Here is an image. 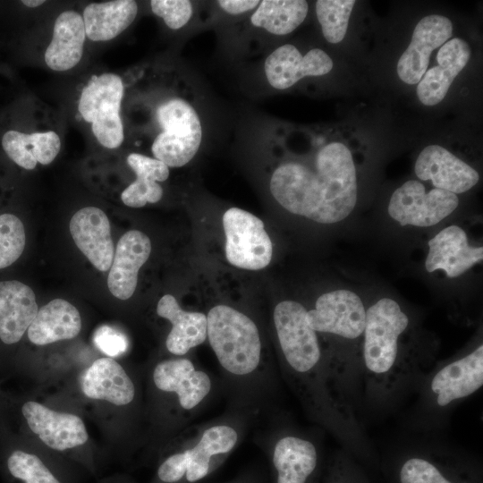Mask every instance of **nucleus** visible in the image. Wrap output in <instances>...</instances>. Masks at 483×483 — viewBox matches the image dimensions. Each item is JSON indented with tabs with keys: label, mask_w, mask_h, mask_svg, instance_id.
<instances>
[{
	"label": "nucleus",
	"mask_w": 483,
	"mask_h": 483,
	"mask_svg": "<svg viewBox=\"0 0 483 483\" xmlns=\"http://www.w3.org/2000/svg\"><path fill=\"white\" fill-rule=\"evenodd\" d=\"M358 409L381 414L416 393L435 358L413 339L400 304L382 298L366 309Z\"/></svg>",
	"instance_id": "1"
},
{
	"label": "nucleus",
	"mask_w": 483,
	"mask_h": 483,
	"mask_svg": "<svg viewBox=\"0 0 483 483\" xmlns=\"http://www.w3.org/2000/svg\"><path fill=\"white\" fill-rule=\"evenodd\" d=\"M275 199L289 212L319 224L345 219L357 202L356 168L350 149L333 141L322 146L312 162L286 161L269 182Z\"/></svg>",
	"instance_id": "2"
},
{
	"label": "nucleus",
	"mask_w": 483,
	"mask_h": 483,
	"mask_svg": "<svg viewBox=\"0 0 483 483\" xmlns=\"http://www.w3.org/2000/svg\"><path fill=\"white\" fill-rule=\"evenodd\" d=\"M309 326L330 339L323 351L330 380L340 398L358 411L360 359L366 309L358 294L335 290L320 295L307 309Z\"/></svg>",
	"instance_id": "3"
},
{
	"label": "nucleus",
	"mask_w": 483,
	"mask_h": 483,
	"mask_svg": "<svg viewBox=\"0 0 483 483\" xmlns=\"http://www.w3.org/2000/svg\"><path fill=\"white\" fill-rule=\"evenodd\" d=\"M251 419L231 408L181 431L160 449L150 483H198L219 469L242 442Z\"/></svg>",
	"instance_id": "4"
},
{
	"label": "nucleus",
	"mask_w": 483,
	"mask_h": 483,
	"mask_svg": "<svg viewBox=\"0 0 483 483\" xmlns=\"http://www.w3.org/2000/svg\"><path fill=\"white\" fill-rule=\"evenodd\" d=\"M148 386L150 431L159 448L186 428L214 388L209 374L185 356L157 361L149 370Z\"/></svg>",
	"instance_id": "5"
},
{
	"label": "nucleus",
	"mask_w": 483,
	"mask_h": 483,
	"mask_svg": "<svg viewBox=\"0 0 483 483\" xmlns=\"http://www.w3.org/2000/svg\"><path fill=\"white\" fill-rule=\"evenodd\" d=\"M483 386V344L462 356L436 363L424 377L406 422L420 432L436 431L447 421L458 402Z\"/></svg>",
	"instance_id": "6"
},
{
	"label": "nucleus",
	"mask_w": 483,
	"mask_h": 483,
	"mask_svg": "<svg viewBox=\"0 0 483 483\" xmlns=\"http://www.w3.org/2000/svg\"><path fill=\"white\" fill-rule=\"evenodd\" d=\"M393 483L481 482L479 468L470 458L442 444L421 442L397 455Z\"/></svg>",
	"instance_id": "7"
},
{
	"label": "nucleus",
	"mask_w": 483,
	"mask_h": 483,
	"mask_svg": "<svg viewBox=\"0 0 483 483\" xmlns=\"http://www.w3.org/2000/svg\"><path fill=\"white\" fill-rule=\"evenodd\" d=\"M260 445L274 483H323L325 461L313 436L281 426L267 432Z\"/></svg>",
	"instance_id": "8"
},
{
	"label": "nucleus",
	"mask_w": 483,
	"mask_h": 483,
	"mask_svg": "<svg viewBox=\"0 0 483 483\" xmlns=\"http://www.w3.org/2000/svg\"><path fill=\"white\" fill-rule=\"evenodd\" d=\"M155 118L160 131L151 145L154 158L168 167L188 164L202 140L200 119L191 102L180 96L169 97L157 105Z\"/></svg>",
	"instance_id": "9"
},
{
	"label": "nucleus",
	"mask_w": 483,
	"mask_h": 483,
	"mask_svg": "<svg viewBox=\"0 0 483 483\" xmlns=\"http://www.w3.org/2000/svg\"><path fill=\"white\" fill-rule=\"evenodd\" d=\"M225 257L230 264L248 270L266 267L272 258V242L264 223L253 214L231 208L223 216Z\"/></svg>",
	"instance_id": "10"
},
{
	"label": "nucleus",
	"mask_w": 483,
	"mask_h": 483,
	"mask_svg": "<svg viewBox=\"0 0 483 483\" xmlns=\"http://www.w3.org/2000/svg\"><path fill=\"white\" fill-rule=\"evenodd\" d=\"M458 205L456 194L436 188L426 192L421 182L411 180L392 194L388 214L402 226L428 227L441 222Z\"/></svg>",
	"instance_id": "11"
},
{
	"label": "nucleus",
	"mask_w": 483,
	"mask_h": 483,
	"mask_svg": "<svg viewBox=\"0 0 483 483\" xmlns=\"http://www.w3.org/2000/svg\"><path fill=\"white\" fill-rule=\"evenodd\" d=\"M21 413L30 430L52 451L78 450L89 440L83 419L74 413L59 411L36 401L25 402Z\"/></svg>",
	"instance_id": "12"
},
{
	"label": "nucleus",
	"mask_w": 483,
	"mask_h": 483,
	"mask_svg": "<svg viewBox=\"0 0 483 483\" xmlns=\"http://www.w3.org/2000/svg\"><path fill=\"white\" fill-rule=\"evenodd\" d=\"M80 389L88 399L120 408L132 407L138 397L134 379L111 357L97 359L86 369L80 378Z\"/></svg>",
	"instance_id": "13"
},
{
	"label": "nucleus",
	"mask_w": 483,
	"mask_h": 483,
	"mask_svg": "<svg viewBox=\"0 0 483 483\" xmlns=\"http://www.w3.org/2000/svg\"><path fill=\"white\" fill-rule=\"evenodd\" d=\"M453 24L442 15L422 18L416 25L411 40L399 58L397 74L407 84L419 83L425 74L431 53L452 36Z\"/></svg>",
	"instance_id": "14"
},
{
	"label": "nucleus",
	"mask_w": 483,
	"mask_h": 483,
	"mask_svg": "<svg viewBox=\"0 0 483 483\" xmlns=\"http://www.w3.org/2000/svg\"><path fill=\"white\" fill-rule=\"evenodd\" d=\"M332 68V59L322 49L313 48L302 55L290 44L277 47L264 64L266 77L276 89H286L307 76L325 75Z\"/></svg>",
	"instance_id": "15"
},
{
	"label": "nucleus",
	"mask_w": 483,
	"mask_h": 483,
	"mask_svg": "<svg viewBox=\"0 0 483 483\" xmlns=\"http://www.w3.org/2000/svg\"><path fill=\"white\" fill-rule=\"evenodd\" d=\"M415 174L422 181L432 182L436 189L459 194L474 187L479 173L439 145L426 147L415 163Z\"/></svg>",
	"instance_id": "16"
},
{
	"label": "nucleus",
	"mask_w": 483,
	"mask_h": 483,
	"mask_svg": "<svg viewBox=\"0 0 483 483\" xmlns=\"http://www.w3.org/2000/svg\"><path fill=\"white\" fill-rule=\"evenodd\" d=\"M69 227L75 244L89 262L99 271L110 269L114 247L105 212L96 207L83 208L72 216Z\"/></svg>",
	"instance_id": "17"
},
{
	"label": "nucleus",
	"mask_w": 483,
	"mask_h": 483,
	"mask_svg": "<svg viewBox=\"0 0 483 483\" xmlns=\"http://www.w3.org/2000/svg\"><path fill=\"white\" fill-rule=\"evenodd\" d=\"M482 258L483 248L469 245L464 230L450 225L428 241L425 267L429 273L443 270L453 278L462 275Z\"/></svg>",
	"instance_id": "18"
},
{
	"label": "nucleus",
	"mask_w": 483,
	"mask_h": 483,
	"mask_svg": "<svg viewBox=\"0 0 483 483\" xmlns=\"http://www.w3.org/2000/svg\"><path fill=\"white\" fill-rule=\"evenodd\" d=\"M150 252V240L140 231H128L120 238L107 278L108 289L114 297L128 300L132 296L138 272Z\"/></svg>",
	"instance_id": "19"
},
{
	"label": "nucleus",
	"mask_w": 483,
	"mask_h": 483,
	"mask_svg": "<svg viewBox=\"0 0 483 483\" xmlns=\"http://www.w3.org/2000/svg\"><path fill=\"white\" fill-rule=\"evenodd\" d=\"M471 50L462 38L446 41L437 52L438 65L427 70L419 81L417 96L425 106H435L446 96L448 89L462 70L468 64Z\"/></svg>",
	"instance_id": "20"
},
{
	"label": "nucleus",
	"mask_w": 483,
	"mask_h": 483,
	"mask_svg": "<svg viewBox=\"0 0 483 483\" xmlns=\"http://www.w3.org/2000/svg\"><path fill=\"white\" fill-rule=\"evenodd\" d=\"M157 314L171 324L165 339V348L171 355L185 356L207 340V316L182 309L173 295L165 294L160 298Z\"/></svg>",
	"instance_id": "21"
},
{
	"label": "nucleus",
	"mask_w": 483,
	"mask_h": 483,
	"mask_svg": "<svg viewBox=\"0 0 483 483\" xmlns=\"http://www.w3.org/2000/svg\"><path fill=\"white\" fill-rule=\"evenodd\" d=\"M38 310L36 296L27 284L0 282V339L5 344L18 343Z\"/></svg>",
	"instance_id": "22"
},
{
	"label": "nucleus",
	"mask_w": 483,
	"mask_h": 483,
	"mask_svg": "<svg viewBox=\"0 0 483 483\" xmlns=\"http://www.w3.org/2000/svg\"><path fill=\"white\" fill-rule=\"evenodd\" d=\"M81 326V317L76 307L57 298L38 309L27 329V335L31 343L43 346L75 338Z\"/></svg>",
	"instance_id": "23"
},
{
	"label": "nucleus",
	"mask_w": 483,
	"mask_h": 483,
	"mask_svg": "<svg viewBox=\"0 0 483 483\" xmlns=\"http://www.w3.org/2000/svg\"><path fill=\"white\" fill-rule=\"evenodd\" d=\"M86 38L82 16L64 11L56 18L53 38L45 52L47 65L58 72L73 68L80 61Z\"/></svg>",
	"instance_id": "24"
},
{
	"label": "nucleus",
	"mask_w": 483,
	"mask_h": 483,
	"mask_svg": "<svg viewBox=\"0 0 483 483\" xmlns=\"http://www.w3.org/2000/svg\"><path fill=\"white\" fill-rule=\"evenodd\" d=\"M6 155L19 166L32 170L37 164L47 165L54 161L61 148V140L53 131L24 133L10 130L2 137Z\"/></svg>",
	"instance_id": "25"
},
{
	"label": "nucleus",
	"mask_w": 483,
	"mask_h": 483,
	"mask_svg": "<svg viewBox=\"0 0 483 483\" xmlns=\"http://www.w3.org/2000/svg\"><path fill=\"white\" fill-rule=\"evenodd\" d=\"M138 5L132 0L92 3L83 11L86 37L92 41L113 39L135 20Z\"/></svg>",
	"instance_id": "26"
},
{
	"label": "nucleus",
	"mask_w": 483,
	"mask_h": 483,
	"mask_svg": "<svg viewBox=\"0 0 483 483\" xmlns=\"http://www.w3.org/2000/svg\"><path fill=\"white\" fill-rule=\"evenodd\" d=\"M127 164L137 178L121 194L124 205L141 208L147 203H156L163 196V189L157 182H164L169 176V167L163 162L148 156L131 153Z\"/></svg>",
	"instance_id": "27"
},
{
	"label": "nucleus",
	"mask_w": 483,
	"mask_h": 483,
	"mask_svg": "<svg viewBox=\"0 0 483 483\" xmlns=\"http://www.w3.org/2000/svg\"><path fill=\"white\" fill-rule=\"evenodd\" d=\"M123 90L122 79L114 73L93 77L80 94L78 106L80 115L92 123L98 115L120 112Z\"/></svg>",
	"instance_id": "28"
},
{
	"label": "nucleus",
	"mask_w": 483,
	"mask_h": 483,
	"mask_svg": "<svg viewBox=\"0 0 483 483\" xmlns=\"http://www.w3.org/2000/svg\"><path fill=\"white\" fill-rule=\"evenodd\" d=\"M308 9L304 0H264L251 15L250 21L269 33L286 35L303 22Z\"/></svg>",
	"instance_id": "29"
},
{
	"label": "nucleus",
	"mask_w": 483,
	"mask_h": 483,
	"mask_svg": "<svg viewBox=\"0 0 483 483\" xmlns=\"http://www.w3.org/2000/svg\"><path fill=\"white\" fill-rule=\"evenodd\" d=\"M6 467L21 483H70L64 467L34 452L14 450L7 458Z\"/></svg>",
	"instance_id": "30"
},
{
	"label": "nucleus",
	"mask_w": 483,
	"mask_h": 483,
	"mask_svg": "<svg viewBox=\"0 0 483 483\" xmlns=\"http://www.w3.org/2000/svg\"><path fill=\"white\" fill-rule=\"evenodd\" d=\"M356 1L318 0L316 13L325 38L332 44L341 42L345 37L349 19Z\"/></svg>",
	"instance_id": "31"
},
{
	"label": "nucleus",
	"mask_w": 483,
	"mask_h": 483,
	"mask_svg": "<svg viewBox=\"0 0 483 483\" xmlns=\"http://www.w3.org/2000/svg\"><path fill=\"white\" fill-rule=\"evenodd\" d=\"M25 241L21 219L9 213L0 215V269L11 266L21 257Z\"/></svg>",
	"instance_id": "32"
},
{
	"label": "nucleus",
	"mask_w": 483,
	"mask_h": 483,
	"mask_svg": "<svg viewBox=\"0 0 483 483\" xmlns=\"http://www.w3.org/2000/svg\"><path fill=\"white\" fill-rule=\"evenodd\" d=\"M323 483H367L352 455L340 451L325 462Z\"/></svg>",
	"instance_id": "33"
},
{
	"label": "nucleus",
	"mask_w": 483,
	"mask_h": 483,
	"mask_svg": "<svg viewBox=\"0 0 483 483\" xmlns=\"http://www.w3.org/2000/svg\"><path fill=\"white\" fill-rule=\"evenodd\" d=\"M91 129L97 141L105 148H116L124 140L123 125L119 112L97 116Z\"/></svg>",
	"instance_id": "34"
},
{
	"label": "nucleus",
	"mask_w": 483,
	"mask_h": 483,
	"mask_svg": "<svg viewBox=\"0 0 483 483\" xmlns=\"http://www.w3.org/2000/svg\"><path fill=\"white\" fill-rule=\"evenodd\" d=\"M152 12L163 18L166 26L179 30L190 21L192 15V4L188 0H152Z\"/></svg>",
	"instance_id": "35"
},
{
	"label": "nucleus",
	"mask_w": 483,
	"mask_h": 483,
	"mask_svg": "<svg viewBox=\"0 0 483 483\" xmlns=\"http://www.w3.org/2000/svg\"><path fill=\"white\" fill-rule=\"evenodd\" d=\"M93 341L98 350L111 358L122 355L128 347L126 336L108 326L98 327L94 334Z\"/></svg>",
	"instance_id": "36"
},
{
	"label": "nucleus",
	"mask_w": 483,
	"mask_h": 483,
	"mask_svg": "<svg viewBox=\"0 0 483 483\" xmlns=\"http://www.w3.org/2000/svg\"><path fill=\"white\" fill-rule=\"evenodd\" d=\"M258 0H220L217 1L218 5L225 13L237 15L249 12L259 4Z\"/></svg>",
	"instance_id": "37"
},
{
	"label": "nucleus",
	"mask_w": 483,
	"mask_h": 483,
	"mask_svg": "<svg viewBox=\"0 0 483 483\" xmlns=\"http://www.w3.org/2000/svg\"><path fill=\"white\" fill-rule=\"evenodd\" d=\"M225 483H266V477L263 472L251 469L240 473Z\"/></svg>",
	"instance_id": "38"
},
{
	"label": "nucleus",
	"mask_w": 483,
	"mask_h": 483,
	"mask_svg": "<svg viewBox=\"0 0 483 483\" xmlns=\"http://www.w3.org/2000/svg\"><path fill=\"white\" fill-rule=\"evenodd\" d=\"M101 483H135L132 479L125 476H115L101 481Z\"/></svg>",
	"instance_id": "39"
},
{
	"label": "nucleus",
	"mask_w": 483,
	"mask_h": 483,
	"mask_svg": "<svg viewBox=\"0 0 483 483\" xmlns=\"http://www.w3.org/2000/svg\"><path fill=\"white\" fill-rule=\"evenodd\" d=\"M46 1L44 0H23L21 1V3L30 7V8H35V7H38L39 5H41L42 4H44Z\"/></svg>",
	"instance_id": "40"
}]
</instances>
